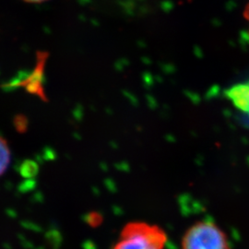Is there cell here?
<instances>
[{
  "label": "cell",
  "instance_id": "6da1fadb",
  "mask_svg": "<svg viewBox=\"0 0 249 249\" xmlns=\"http://www.w3.org/2000/svg\"><path fill=\"white\" fill-rule=\"evenodd\" d=\"M166 242L167 234L160 226L131 222L123 227L113 249H163Z\"/></svg>",
  "mask_w": 249,
  "mask_h": 249
},
{
  "label": "cell",
  "instance_id": "7a4b0ae2",
  "mask_svg": "<svg viewBox=\"0 0 249 249\" xmlns=\"http://www.w3.org/2000/svg\"><path fill=\"white\" fill-rule=\"evenodd\" d=\"M182 249H231L225 232L213 222H197L182 238Z\"/></svg>",
  "mask_w": 249,
  "mask_h": 249
},
{
  "label": "cell",
  "instance_id": "3957f363",
  "mask_svg": "<svg viewBox=\"0 0 249 249\" xmlns=\"http://www.w3.org/2000/svg\"><path fill=\"white\" fill-rule=\"evenodd\" d=\"M225 95L234 107L249 116V80L227 89Z\"/></svg>",
  "mask_w": 249,
  "mask_h": 249
},
{
  "label": "cell",
  "instance_id": "277c9868",
  "mask_svg": "<svg viewBox=\"0 0 249 249\" xmlns=\"http://www.w3.org/2000/svg\"><path fill=\"white\" fill-rule=\"evenodd\" d=\"M11 159V152L9 143L0 136V177L8 170Z\"/></svg>",
  "mask_w": 249,
  "mask_h": 249
},
{
  "label": "cell",
  "instance_id": "5b68a950",
  "mask_svg": "<svg viewBox=\"0 0 249 249\" xmlns=\"http://www.w3.org/2000/svg\"><path fill=\"white\" fill-rule=\"evenodd\" d=\"M22 1L27 2V3H32V4H39V3H43V2L48 1V0H22Z\"/></svg>",
  "mask_w": 249,
  "mask_h": 249
},
{
  "label": "cell",
  "instance_id": "8992f818",
  "mask_svg": "<svg viewBox=\"0 0 249 249\" xmlns=\"http://www.w3.org/2000/svg\"><path fill=\"white\" fill-rule=\"evenodd\" d=\"M246 14V18H248V20L249 21V5L247 7V9H246V12H245Z\"/></svg>",
  "mask_w": 249,
  "mask_h": 249
}]
</instances>
